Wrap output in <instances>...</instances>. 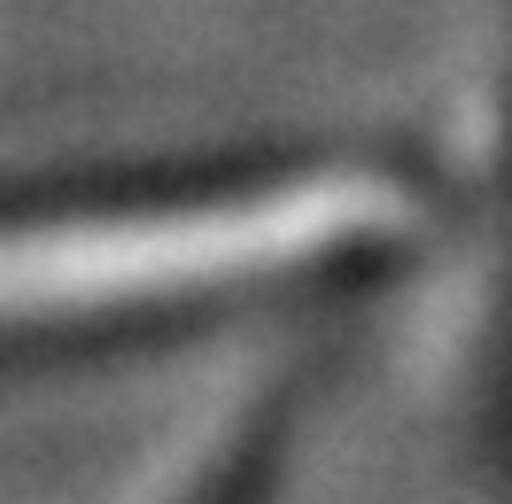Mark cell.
<instances>
[{"label": "cell", "mask_w": 512, "mask_h": 504, "mask_svg": "<svg viewBox=\"0 0 512 504\" xmlns=\"http://www.w3.org/2000/svg\"><path fill=\"white\" fill-rule=\"evenodd\" d=\"M404 194L381 171L303 163L241 171L210 187H156L109 202H24L0 210V342L132 326L140 311H187L210 295L303 280L373 249Z\"/></svg>", "instance_id": "obj_1"}]
</instances>
